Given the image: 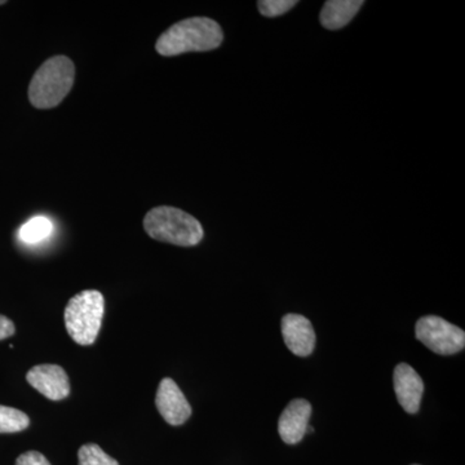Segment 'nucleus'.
<instances>
[{
	"mask_svg": "<svg viewBox=\"0 0 465 465\" xmlns=\"http://www.w3.org/2000/svg\"><path fill=\"white\" fill-rule=\"evenodd\" d=\"M224 39L222 27L207 17H192L174 24L159 36L155 50L171 57L188 52L216 50Z\"/></svg>",
	"mask_w": 465,
	"mask_h": 465,
	"instance_id": "f257e3e1",
	"label": "nucleus"
},
{
	"mask_svg": "<svg viewBox=\"0 0 465 465\" xmlns=\"http://www.w3.org/2000/svg\"><path fill=\"white\" fill-rule=\"evenodd\" d=\"M74 81L75 66L69 57L48 58L30 82V103L36 109L56 108L72 91Z\"/></svg>",
	"mask_w": 465,
	"mask_h": 465,
	"instance_id": "f03ea898",
	"label": "nucleus"
},
{
	"mask_svg": "<svg viewBox=\"0 0 465 465\" xmlns=\"http://www.w3.org/2000/svg\"><path fill=\"white\" fill-rule=\"evenodd\" d=\"M143 229L153 240L174 246H197L203 240V228L195 217L179 208H153L143 219Z\"/></svg>",
	"mask_w": 465,
	"mask_h": 465,
	"instance_id": "7ed1b4c3",
	"label": "nucleus"
},
{
	"mask_svg": "<svg viewBox=\"0 0 465 465\" xmlns=\"http://www.w3.org/2000/svg\"><path fill=\"white\" fill-rule=\"evenodd\" d=\"M105 313V300L96 290L82 291L69 300L64 321L70 338L79 345L96 341Z\"/></svg>",
	"mask_w": 465,
	"mask_h": 465,
	"instance_id": "20e7f679",
	"label": "nucleus"
},
{
	"mask_svg": "<svg viewBox=\"0 0 465 465\" xmlns=\"http://www.w3.org/2000/svg\"><path fill=\"white\" fill-rule=\"evenodd\" d=\"M416 339L434 353L451 356L463 351L465 332L460 327L437 316H425L416 322Z\"/></svg>",
	"mask_w": 465,
	"mask_h": 465,
	"instance_id": "39448f33",
	"label": "nucleus"
},
{
	"mask_svg": "<svg viewBox=\"0 0 465 465\" xmlns=\"http://www.w3.org/2000/svg\"><path fill=\"white\" fill-rule=\"evenodd\" d=\"M30 385L51 401L65 400L70 394V381L65 370L57 365L34 366L27 372Z\"/></svg>",
	"mask_w": 465,
	"mask_h": 465,
	"instance_id": "423d86ee",
	"label": "nucleus"
},
{
	"mask_svg": "<svg viewBox=\"0 0 465 465\" xmlns=\"http://www.w3.org/2000/svg\"><path fill=\"white\" fill-rule=\"evenodd\" d=\"M155 405L162 418L171 425H182L192 415V406L188 400L179 385L170 378H164L159 384Z\"/></svg>",
	"mask_w": 465,
	"mask_h": 465,
	"instance_id": "0eeeda50",
	"label": "nucleus"
},
{
	"mask_svg": "<svg viewBox=\"0 0 465 465\" xmlns=\"http://www.w3.org/2000/svg\"><path fill=\"white\" fill-rule=\"evenodd\" d=\"M282 335L287 348L295 356L308 357L316 347V332L311 321L300 314H286L282 318Z\"/></svg>",
	"mask_w": 465,
	"mask_h": 465,
	"instance_id": "6e6552de",
	"label": "nucleus"
},
{
	"mask_svg": "<svg viewBox=\"0 0 465 465\" xmlns=\"http://www.w3.org/2000/svg\"><path fill=\"white\" fill-rule=\"evenodd\" d=\"M394 391L397 400L409 414H416L420 409L421 397L424 393V382L418 372L407 363H400L394 369Z\"/></svg>",
	"mask_w": 465,
	"mask_h": 465,
	"instance_id": "1a4fd4ad",
	"label": "nucleus"
},
{
	"mask_svg": "<svg viewBox=\"0 0 465 465\" xmlns=\"http://www.w3.org/2000/svg\"><path fill=\"white\" fill-rule=\"evenodd\" d=\"M312 415V405L305 400L291 401L278 421L281 439L289 445H295L304 439Z\"/></svg>",
	"mask_w": 465,
	"mask_h": 465,
	"instance_id": "9d476101",
	"label": "nucleus"
},
{
	"mask_svg": "<svg viewBox=\"0 0 465 465\" xmlns=\"http://www.w3.org/2000/svg\"><path fill=\"white\" fill-rule=\"evenodd\" d=\"M363 5L362 0H329L321 11V24L329 30L341 29L353 20Z\"/></svg>",
	"mask_w": 465,
	"mask_h": 465,
	"instance_id": "9b49d317",
	"label": "nucleus"
},
{
	"mask_svg": "<svg viewBox=\"0 0 465 465\" xmlns=\"http://www.w3.org/2000/svg\"><path fill=\"white\" fill-rule=\"evenodd\" d=\"M54 232V224L48 217L35 216L21 226L18 238L26 244H36L47 240Z\"/></svg>",
	"mask_w": 465,
	"mask_h": 465,
	"instance_id": "f8f14e48",
	"label": "nucleus"
},
{
	"mask_svg": "<svg viewBox=\"0 0 465 465\" xmlns=\"http://www.w3.org/2000/svg\"><path fill=\"white\" fill-rule=\"evenodd\" d=\"M29 425L30 419L25 412L0 405V433L23 432Z\"/></svg>",
	"mask_w": 465,
	"mask_h": 465,
	"instance_id": "ddd939ff",
	"label": "nucleus"
},
{
	"mask_svg": "<svg viewBox=\"0 0 465 465\" xmlns=\"http://www.w3.org/2000/svg\"><path fill=\"white\" fill-rule=\"evenodd\" d=\"M79 465H119L115 459L110 458L99 445L88 443L82 446L78 452Z\"/></svg>",
	"mask_w": 465,
	"mask_h": 465,
	"instance_id": "4468645a",
	"label": "nucleus"
},
{
	"mask_svg": "<svg viewBox=\"0 0 465 465\" xmlns=\"http://www.w3.org/2000/svg\"><path fill=\"white\" fill-rule=\"evenodd\" d=\"M298 2L295 0H260L258 7L260 14L265 17H277L287 14Z\"/></svg>",
	"mask_w": 465,
	"mask_h": 465,
	"instance_id": "2eb2a0df",
	"label": "nucleus"
},
{
	"mask_svg": "<svg viewBox=\"0 0 465 465\" xmlns=\"http://www.w3.org/2000/svg\"><path fill=\"white\" fill-rule=\"evenodd\" d=\"M16 465H51L45 455L38 451H27L17 458Z\"/></svg>",
	"mask_w": 465,
	"mask_h": 465,
	"instance_id": "dca6fc26",
	"label": "nucleus"
},
{
	"mask_svg": "<svg viewBox=\"0 0 465 465\" xmlns=\"http://www.w3.org/2000/svg\"><path fill=\"white\" fill-rule=\"evenodd\" d=\"M15 331H16V329H15L14 322L0 314V341H5V339L14 335Z\"/></svg>",
	"mask_w": 465,
	"mask_h": 465,
	"instance_id": "f3484780",
	"label": "nucleus"
},
{
	"mask_svg": "<svg viewBox=\"0 0 465 465\" xmlns=\"http://www.w3.org/2000/svg\"><path fill=\"white\" fill-rule=\"evenodd\" d=\"M5 2H0V5H5Z\"/></svg>",
	"mask_w": 465,
	"mask_h": 465,
	"instance_id": "a211bd4d",
	"label": "nucleus"
},
{
	"mask_svg": "<svg viewBox=\"0 0 465 465\" xmlns=\"http://www.w3.org/2000/svg\"><path fill=\"white\" fill-rule=\"evenodd\" d=\"M414 465H418V464H414Z\"/></svg>",
	"mask_w": 465,
	"mask_h": 465,
	"instance_id": "6ab92c4d",
	"label": "nucleus"
}]
</instances>
